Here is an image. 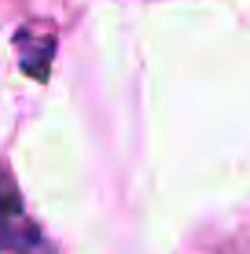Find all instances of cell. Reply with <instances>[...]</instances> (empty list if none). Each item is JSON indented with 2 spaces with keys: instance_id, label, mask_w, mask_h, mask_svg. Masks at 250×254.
I'll list each match as a JSON object with an SVG mask.
<instances>
[]
</instances>
